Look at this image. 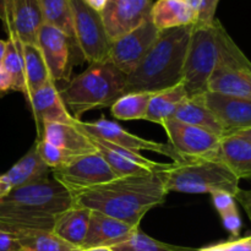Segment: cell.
<instances>
[{"instance_id":"7402d4cb","label":"cell","mask_w":251,"mask_h":251,"mask_svg":"<svg viewBox=\"0 0 251 251\" xmlns=\"http://www.w3.org/2000/svg\"><path fill=\"white\" fill-rule=\"evenodd\" d=\"M150 17L159 31L189 26L196 22V12L186 0H157L152 5Z\"/></svg>"},{"instance_id":"1f68e13d","label":"cell","mask_w":251,"mask_h":251,"mask_svg":"<svg viewBox=\"0 0 251 251\" xmlns=\"http://www.w3.org/2000/svg\"><path fill=\"white\" fill-rule=\"evenodd\" d=\"M88 139L91 140L92 145L95 146L96 151H97L98 153L103 157V159L107 162L108 166H109L110 169L113 171V173L117 176V178L151 173V171H149V169L145 168V167L139 166V164L134 163V162L119 156V154L115 153L114 151H112L110 149L105 147L104 145H102L100 142H98L97 140L92 139V137L90 136H88Z\"/></svg>"},{"instance_id":"8d00e7d4","label":"cell","mask_w":251,"mask_h":251,"mask_svg":"<svg viewBox=\"0 0 251 251\" xmlns=\"http://www.w3.org/2000/svg\"><path fill=\"white\" fill-rule=\"evenodd\" d=\"M227 251H251V235L223 243Z\"/></svg>"},{"instance_id":"ffe728a7","label":"cell","mask_w":251,"mask_h":251,"mask_svg":"<svg viewBox=\"0 0 251 251\" xmlns=\"http://www.w3.org/2000/svg\"><path fill=\"white\" fill-rule=\"evenodd\" d=\"M46 140L49 144L71 152L76 156L93 153L95 146L86 134L77 129L74 124L63 123H43L38 140Z\"/></svg>"},{"instance_id":"f546056e","label":"cell","mask_w":251,"mask_h":251,"mask_svg":"<svg viewBox=\"0 0 251 251\" xmlns=\"http://www.w3.org/2000/svg\"><path fill=\"white\" fill-rule=\"evenodd\" d=\"M16 238L22 251H80L53 232H32Z\"/></svg>"},{"instance_id":"5bb4252c","label":"cell","mask_w":251,"mask_h":251,"mask_svg":"<svg viewBox=\"0 0 251 251\" xmlns=\"http://www.w3.org/2000/svg\"><path fill=\"white\" fill-rule=\"evenodd\" d=\"M4 27L7 36L22 44L37 46V38L44 20L41 0H10Z\"/></svg>"},{"instance_id":"2e32d148","label":"cell","mask_w":251,"mask_h":251,"mask_svg":"<svg viewBox=\"0 0 251 251\" xmlns=\"http://www.w3.org/2000/svg\"><path fill=\"white\" fill-rule=\"evenodd\" d=\"M73 43L65 33L55 27L43 24L39 29L37 46L43 55L53 82L63 80L68 75Z\"/></svg>"},{"instance_id":"7bdbcfd3","label":"cell","mask_w":251,"mask_h":251,"mask_svg":"<svg viewBox=\"0 0 251 251\" xmlns=\"http://www.w3.org/2000/svg\"><path fill=\"white\" fill-rule=\"evenodd\" d=\"M10 190H11V189L9 188V185H7V184H5L4 181L0 179V198H2V196L6 195Z\"/></svg>"},{"instance_id":"44dd1931","label":"cell","mask_w":251,"mask_h":251,"mask_svg":"<svg viewBox=\"0 0 251 251\" xmlns=\"http://www.w3.org/2000/svg\"><path fill=\"white\" fill-rule=\"evenodd\" d=\"M50 172V168H48L39 157L36 142H34L28 152L17 163H15L6 173L0 176V179L5 184H7L10 189H16L49 178L48 176Z\"/></svg>"},{"instance_id":"30bf717a","label":"cell","mask_w":251,"mask_h":251,"mask_svg":"<svg viewBox=\"0 0 251 251\" xmlns=\"http://www.w3.org/2000/svg\"><path fill=\"white\" fill-rule=\"evenodd\" d=\"M169 145L181 159L220 158L221 137L201 127L179 120H167L163 125Z\"/></svg>"},{"instance_id":"4dcf8cb0","label":"cell","mask_w":251,"mask_h":251,"mask_svg":"<svg viewBox=\"0 0 251 251\" xmlns=\"http://www.w3.org/2000/svg\"><path fill=\"white\" fill-rule=\"evenodd\" d=\"M114 251H199L195 248L178 247L153 239L137 228L134 234L120 244L112 247Z\"/></svg>"},{"instance_id":"f6af8a7d","label":"cell","mask_w":251,"mask_h":251,"mask_svg":"<svg viewBox=\"0 0 251 251\" xmlns=\"http://www.w3.org/2000/svg\"><path fill=\"white\" fill-rule=\"evenodd\" d=\"M5 51H6V41H2V39H0V63H2Z\"/></svg>"},{"instance_id":"ba28073f","label":"cell","mask_w":251,"mask_h":251,"mask_svg":"<svg viewBox=\"0 0 251 251\" xmlns=\"http://www.w3.org/2000/svg\"><path fill=\"white\" fill-rule=\"evenodd\" d=\"M74 17L75 44L90 64L107 60L110 48L100 12L95 11L83 0H70Z\"/></svg>"},{"instance_id":"b9f144b4","label":"cell","mask_w":251,"mask_h":251,"mask_svg":"<svg viewBox=\"0 0 251 251\" xmlns=\"http://www.w3.org/2000/svg\"><path fill=\"white\" fill-rule=\"evenodd\" d=\"M199 251H227V250H226V248L223 247V243H221V244L212 245V247H207V248H203V249H199Z\"/></svg>"},{"instance_id":"60d3db41","label":"cell","mask_w":251,"mask_h":251,"mask_svg":"<svg viewBox=\"0 0 251 251\" xmlns=\"http://www.w3.org/2000/svg\"><path fill=\"white\" fill-rule=\"evenodd\" d=\"M9 1L10 0H0V20H1V22H4L5 16H6V10Z\"/></svg>"},{"instance_id":"7a4b0ae2","label":"cell","mask_w":251,"mask_h":251,"mask_svg":"<svg viewBox=\"0 0 251 251\" xmlns=\"http://www.w3.org/2000/svg\"><path fill=\"white\" fill-rule=\"evenodd\" d=\"M71 206V194L53 178L11 189L0 198V230L14 237L51 232L56 217Z\"/></svg>"},{"instance_id":"8fae6325","label":"cell","mask_w":251,"mask_h":251,"mask_svg":"<svg viewBox=\"0 0 251 251\" xmlns=\"http://www.w3.org/2000/svg\"><path fill=\"white\" fill-rule=\"evenodd\" d=\"M159 32L161 31L154 26L151 17H149L139 27L110 43L107 60L129 75L153 46Z\"/></svg>"},{"instance_id":"e575fe53","label":"cell","mask_w":251,"mask_h":251,"mask_svg":"<svg viewBox=\"0 0 251 251\" xmlns=\"http://www.w3.org/2000/svg\"><path fill=\"white\" fill-rule=\"evenodd\" d=\"M220 0H201L196 10V22L194 25H211L216 20L215 14Z\"/></svg>"},{"instance_id":"836d02e7","label":"cell","mask_w":251,"mask_h":251,"mask_svg":"<svg viewBox=\"0 0 251 251\" xmlns=\"http://www.w3.org/2000/svg\"><path fill=\"white\" fill-rule=\"evenodd\" d=\"M36 147L37 152H38L39 157L42 158V161L47 164L48 168L55 169L59 167L64 166V164L69 163V162L73 161L74 158H76V154L71 153V152L65 151V150L60 149V147H56L54 145L49 144L46 140H37L36 141Z\"/></svg>"},{"instance_id":"3957f363","label":"cell","mask_w":251,"mask_h":251,"mask_svg":"<svg viewBox=\"0 0 251 251\" xmlns=\"http://www.w3.org/2000/svg\"><path fill=\"white\" fill-rule=\"evenodd\" d=\"M194 25L164 29L139 65L126 76L124 95L156 93L183 83L184 64Z\"/></svg>"},{"instance_id":"ab89813d","label":"cell","mask_w":251,"mask_h":251,"mask_svg":"<svg viewBox=\"0 0 251 251\" xmlns=\"http://www.w3.org/2000/svg\"><path fill=\"white\" fill-rule=\"evenodd\" d=\"M83 2H85L87 6H90L91 9L95 10V11L100 12L103 9H104L108 0H83Z\"/></svg>"},{"instance_id":"d590c367","label":"cell","mask_w":251,"mask_h":251,"mask_svg":"<svg viewBox=\"0 0 251 251\" xmlns=\"http://www.w3.org/2000/svg\"><path fill=\"white\" fill-rule=\"evenodd\" d=\"M0 251H22L16 237L0 230Z\"/></svg>"},{"instance_id":"ee69618b","label":"cell","mask_w":251,"mask_h":251,"mask_svg":"<svg viewBox=\"0 0 251 251\" xmlns=\"http://www.w3.org/2000/svg\"><path fill=\"white\" fill-rule=\"evenodd\" d=\"M80 251H114L109 247H95V248H87V249H81Z\"/></svg>"},{"instance_id":"74e56055","label":"cell","mask_w":251,"mask_h":251,"mask_svg":"<svg viewBox=\"0 0 251 251\" xmlns=\"http://www.w3.org/2000/svg\"><path fill=\"white\" fill-rule=\"evenodd\" d=\"M234 199L243 206V208L245 210V212H247L248 217H249L251 222V188L249 190H242V189H239V191H238Z\"/></svg>"},{"instance_id":"603a6c76","label":"cell","mask_w":251,"mask_h":251,"mask_svg":"<svg viewBox=\"0 0 251 251\" xmlns=\"http://www.w3.org/2000/svg\"><path fill=\"white\" fill-rule=\"evenodd\" d=\"M90 217L91 210L71 206L56 217L51 232L81 250L87 235Z\"/></svg>"},{"instance_id":"f35d334b","label":"cell","mask_w":251,"mask_h":251,"mask_svg":"<svg viewBox=\"0 0 251 251\" xmlns=\"http://www.w3.org/2000/svg\"><path fill=\"white\" fill-rule=\"evenodd\" d=\"M9 91H12L11 77L2 66V63H0V93H6Z\"/></svg>"},{"instance_id":"6da1fadb","label":"cell","mask_w":251,"mask_h":251,"mask_svg":"<svg viewBox=\"0 0 251 251\" xmlns=\"http://www.w3.org/2000/svg\"><path fill=\"white\" fill-rule=\"evenodd\" d=\"M70 194L73 206L97 211L132 227H140L145 215L168 195L159 172L115 178Z\"/></svg>"},{"instance_id":"e0dca14e","label":"cell","mask_w":251,"mask_h":251,"mask_svg":"<svg viewBox=\"0 0 251 251\" xmlns=\"http://www.w3.org/2000/svg\"><path fill=\"white\" fill-rule=\"evenodd\" d=\"M25 98L33 113L38 135L43 123H63V124L75 123L76 119L66 109L60 92L53 81L47 82L46 85L27 95Z\"/></svg>"},{"instance_id":"9a60e30c","label":"cell","mask_w":251,"mask_h":251,"mask_svg":"<svg viewBox=\"0 0 251 251\" xmlns=\"http://www.w3.org/2000/svg\"><path fill=\"white\" fill-rule=\"evenodd\" d=\"M203 100L226 135L251 129V100L210 91L203 95Z\"/></svg>"},{"instance_id":"ac0fdd59","label":"cell","mask_w":251,"mask_h":251,"mask_svg":"<svg viewBox=\"0 0 251 251\" xmlns=\"http://www.w3.org/2000/svg\"><path fill=\"white\" fill-rule=\"evenodd\" d=\"M137 228L140 227H132L97 211H91L87 235L81 249L95 247L112 248L129 239Z\"/></svg>"},{"instance_id":"7c38bea8","label":"cell","mask_w":251,"mask_h":251,"mask_svg":"<svg viewBox=\"0 0 251 251\" xmlns=\"http://www.w3.org/2000/svg\"><path fill=\"white\" fill-rule=\"evenodd\" d=\"M75 125L77 129H80L83 134L88 135V136L104 140L109 144L124 147V149L130 150V151L157 152V153L164 154V156L172 158L173 162L181 161L180 157L176 154V152L174 151L173 147L169 144H162V142L142 139V137L136 136V135L123 129L117 123L109 122L105 118H100L97 122L92 123L75 120Z\"/></svg>"},{"instance_id":"8992f818","label":"cell","mask_w":251,"mask_h":251,"mask_svg":"<svg viewBox=\"0 0 251 251\" xmlns=\"http://www.w3.org/2000/svg\"><path fill=\"white\" fill-rule=\"evenodd\" d=\"M221 26L217 19L206 26L194 25L184 64L183 85L188 97L208 92V81L218 61Z\"/></svg>"},{"instance_id":"52a82bcc","label":"cell","mask_w":251,"mask_h":251,"mask_svg":"<svg viewBox=\"0 0 251 251\" xmlns=\"http://www.w3.org/2000/svg\"><path fill=\"white\" fill-rule=\"evenodd\" d=\"M208 91L251 100V61L230 38L226 28L220 32V53Z\"/></svg>"},{"instance_id":"5b68a950","label":"cell","mask_w":251,"mask_h":251,"mask_svg":"<svg viewBox=\"0 0 251 251\" xmlns=\"http://www.w3.org/2000/svg\"><path fill=\"white\" fill-rule=\"evenodd\" d=\"M167 193L213 194L225 191L235 198L239 179L220 158H190L169 163L159 172Z\"/></svg>"},{"instance_id":"4fadbf2b","label":"cell","mask_w":251,"mask_h":251,"mask_svg":"<svg viewBox=\"0 0 251 251\" xmlns=\"http://www.w3.org/2000/svg\"><path fill=\"white\" fill-rule=\"evenodd\" d=\"M152 0H108L100 12L110 42L129 33L150 17Z\"/></svg>"},{"instance_id":"4316f807","label":"cell","mask_w":251,"mask_h":251,"mask_svg":"<svg viewBox=\"0 0 251 251\" xmlns=\"http://www.w3.org/2000/svg\"><path fill=\"white\" fill-rule=\"evenodd\" d=\"M41 6L44 24L60 29L75 43L70 0H41Z\"/></svg>"},{"instance_id":"d4e9b609","label":"cell","mask_w":251,"mask_h":251,"mask_svg":"<svg viewBox=\"0 0 251 251\" xmlns=\"http://www.w3.org/2000/svg\"><path fill=\"white\" fill-rule=\"evenodd\" d=\"M188 97L183 83L174 86L172 88L152 93L147 107L145 120L162 125L167 120L172 119L176 114V109L185 98Z\"/></svg>"},{"instance_id":"277c9868","label":"cell","mask_w":251,"mask_h":251,"mask_svg":"<svg viewBox=\"0 0 251 251\" xmlns=\"http://www.w3.org/2000/svg\"><path fill=\"white\" fill-rule=\"evenodd\" d=\"M126 76L110 61H98L90 64V68L74 77L59 92L71 115L81 120L88 110L110 108L124 96Z\"/></svg>"},{"instance_id":"83f0119b","label":"cell","mask_w":251,"mask_h":251,"mask_svg":"<svg viewBox=\"0 0 251 251\" xmlns=\"http://www.w3.org/2000/svg\"><path fill=\"white\" fill-rule=\"evenodd\" d=\"M2 66L12 81V91L26 93L25 78V60L22 54V43L16 38L9 37L6 41V51L2 59Z\"/></svg>"},{"instance_id":"d6986e66","label":"cell","mask_w":251,"mask_h":251,"mask_svg":"<svg viewBox=\"0 0 251 251\" xmlns=\"http://www.w3.org/2000/svg\"><path fill=\"white\" fill-rule=\"evenodd\" d=\"M220 159L238 179H251V129L232 132L221 139Z\"/></svg>"},{"instance_id":"9c48e42d","label":"cell","mask_w":251,"mask_h":251,"mask_svg":"<svg viewBox=\"0 0 251 251\" xmlns=\"http://www.w3.org/2000/svg\"><path fill=\"white\" fill-rule=\"evenodd\" d=\"M51 176L69 193L86 190L117 178L97 151L78 156L59 168L51 169Z\"/></svg>"},{"instance_id":"484cf974","label":"cell","mask_w":251,"mask_h":251,"mask_svg":"<svg viewBox=\"0 0 251 251\" xmlns=\"http://www.w3.org/2000/svg\"><path fill=\"white\" fill-rule=\"evenodd\" d=\"M22 54L25 60V78H26L25 97H26L27 95L51 81V78L38 46L22 44Z\"/></svg>"},{"instance_id":"f1b7e54d","label":"cell","mask_w":251,"mask_h":251,"mask_svg":"<svg viewBox=\"0 0 251 251\" xmlns=\"http://www.w3.org/2000/svg\"><path fill=\"white\" fill-rule=\"evenodd\" d=\"M152 93L136 92L126 93L115 100L110 107L113 117L120 120L145 119Z\"/></svg>"},{"instance_id":"cb8c5ba5","label":"cell","mask_w":251,"mask_h":251,"mask_svg":"<svg viewBox=\"0 0 251 251\" xmlns=\"http://www.w3.org/2000/svg\"><path fill=\"white\" fill-rule=\"evenodd\" d=\"M174 119L193 126L201 127L203 130L212 132L222 139L225 136V130L206 105L202 96L186 97L176 109Z\"/></svg>"},{"instance_id":"d6a6232c","label":"cell","mask_w":251,"mask_h":251,"mask_svg":"<svg viewBox=\"0 0 251 251\" xmlns=\"http://www.w3.org/2000/svg\"><path fill=\"white\" fill-rule=\"evenodd\" d=\"M211 196L216 210L222 218L225 228L233 237H238L242 229V220L235 205L234 196L225 191H217L211 194Z\"/></svg>"}]
</instances>
